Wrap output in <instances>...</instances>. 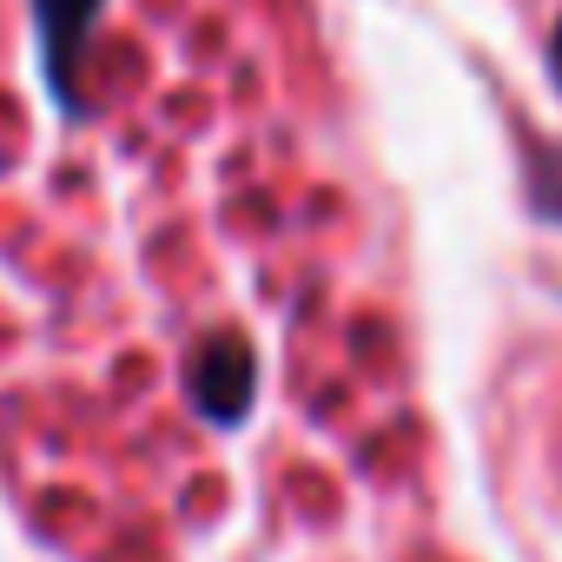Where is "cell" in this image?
<instances>
[{"mask_svg":"<svg viewBox=\"0 0 562 562\" xmlns=\"http://www.w3.org/2000/svg\"><path fill=\"white\" fill-rule=\"evenodd\" d=\"M186 391H192V404L205 417L238 424L251 411V397H258V358H251V345L232 338V331L225 338H199V351L186 364Z\"/></svg>","mask_w":562,"mask_h":562,"instance_id":"6da1fadb","label":"cell"},{"mask_svg":"<svg viewBox=\"0 0 562 562\" xmlns=\"http://www.w3.org/2000/svg\"><path fill=\"white\" fill-rule=\"evenodd\" d=\"M106 0H34V21H41V47H47V80L54 93L74 106V74H80V54H87V34L100 21Z\"/></svg>","mask_w":562,"mask_h":562,"instance_id":"7a4b0ae2","label":"cell"},{"mask_svg":"<svg viewBox=\"0 0 562 562\" xmlns=\"http://www.w3.org/2000/svg\"><path fill=\"white\" fill-rule=\"evenodd\" d=\"M549 74L562 80V21H555V34H549Z\"/></svg>","mask_w":562,"mask_h":562,"instance_id":"3957f363","label":"cell"}]
</instances>
